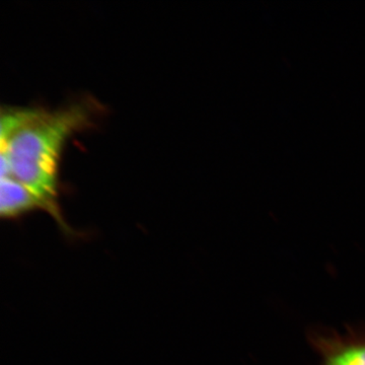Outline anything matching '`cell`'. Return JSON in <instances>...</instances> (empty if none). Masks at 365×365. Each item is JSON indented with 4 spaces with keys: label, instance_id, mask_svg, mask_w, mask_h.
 <instances>
[{
    "label": "cell",
    "instance_id": "1",
    "mask_svg": "<svg viewBox=\"0 0 365 365\" xmlns=\"http://www.w3.org/2000/svg\"><path fill=\"white\" fill-rule=\"evenodd\" d=\"M97 102L88 98L47 111L18 133L0 153L9 158L11 177L31 190L66 237H81L67 223L59 204V165L67 141L95 126Z\"/></svg>",
    "mask_w": 365,
    "mask_h": 365
},
{
    "label": "cell",
    "instance_id": "2",
    "mask_svg": "<svg viewBox=\"0 0 365 365\" xmlns=\"http://www.w3.org/2000/svg\"><path fill=\"white\" fill-rule=\"evenodd\" d=\"M309 342L318 353L319 365H365V328L347 327L309 331Z\"/></svg>",
    "mask_w": 365,
    "mask_h": 365
},
{
    "label": "cell",
    "instance_id": "3",
    "mask_svg": "<svg viewBox=\"0 0 365 365\" xmlns=\"http://www.w3.org/2000/svg\"><path fill=\"white\" fill-rule=\"evenodd\" d=\"M37 210L45 211L44 206L30 189L14 177L1 178L0 215L2 220H18Z\"/></svg>",
    "mask_w": 365,
    "mask_h": 365
},
{
    "label": "cell",
    "instance_id": "4",
    "mask_svg": "<svg viewBox=\"0 0 365 365\" xmlns=\"http://www.w3.org/2000/svg\"><path fill=\"white\" fill-rule=\"evenodd\" d=\"M43 108L4 107L0 115V146L44 113Z\"/></svg>",
    "mask_w": 365,
    "mask_h": 365
}]
</instances>
